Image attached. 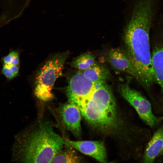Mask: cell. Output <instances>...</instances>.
<instances>
[{
	"label": "cell",
	"instance_id": "6da1fadb",
	"mask_svg": "<svg viewBox=\"0 0 163 163\" xmlns=\"http://www.w3.org/2000/svg\"><path fill=\"white\" fill-rule=\"evenodd\" d=\"M65 143L50 122L39 120L16 136L12 159L22 163H51Z\"/></svg>",
	"mask_w": 163,
	"mask_h": 163
},
{
	"label": "cell",
	"instance_id": "7a4b0ae2",
	"mask_svg": "<svg viewBox=\"0 0 163 163\" xmlns=\"http://www.w3.org/2000/svg\"><path fill=\"white\" fill-rule=\"evenodd\" d=\"M69 55L66 51L56 54L48 60L36 76L34 93L40 99L47 101L54 97L51 91L56 79L62 75L64 64Z\"/></svg>",
	"mask_w": 163,
	"mask_h": 163
},
{
	"label": "cell",
	"instance_id": "3957f363",
	"mask_svg": "<svg viewBox=\"0 0 163 163\" xmlns=\"http://www.w3.org/2000/svg\"><path fill=\"white\" fill-rule=\"evenodd\" d=\"M152 62L155 82L163 92V14L157 17L150 34Z\"/></svg>",
	"mask_w": 163,
	"mask_h": 163
},
{
	"label": "cell",
	"instance_id": "277c9868",
	"mask_svg": "<svg viewBox=\"0 0 163 163\" xmlns=\"http://www.w3.org/2000/svg\"><path fill=\"white\" fill-rule=\"evenodd\" d=\"M119 91L123 98L134 107L141 119L151 127L159 120L153 114L149 101L140 93L131 88L129 83L120 85Z\"/></svg>",
	"mask_w": 163,
	"mask_h": 163
},
{
	"label": "cell",
	"instance_id": "5b68a950",
	"mask_svg": "<svg viewBox=\"0 0 163 163\" xmlns=\"http://www.w3.org/2000/svg\"><path fill=\"white\" fill-rule=\"evenodd\" d=\"M96 90L94 82L86 78L80 70L73 74L68 81L66 90L68 101L78 107Z\"/></svg>",
	"mask_w": 163,
	"mask_h": 163
},
{
	"label": "cell",
	"instance_id": "8992f818",
	"mask_svg": "<svg viewBox=\"0 0 163 163\" xmlns=\"http://www.w3.org/2000/svg\"><path fill=\"white\" fill-rule=\"evenodd\" d=\"M57 111L65 128L75 136L79 137L81 132L82 114L77 106L68 101L60 105Z\"/></svg>",
	"mask_w": 163,
	"mask_h": 163
},
{
	"label": "cell",
	"instance_id": "52a82bcc",
	"mask_svg": "<svg viewBox=\"0 0 163 163\" xmlns=\"http://www.w3.org/2000/svg\"><path fill=\"white\" fill-rule=\"evenodd\" d=\"M66 143L81 153L101 162L107 161V154L103 142L99 141H73L64 138Z\"/></svg>",
	"mask_w": 163,
	"mask_h": 163
},
{
	"label": "cell",
	"instance_id": "ba28073f",
	"mask_svg": "<svg viewBox=\"0 0 163 163\" xmlns=\"http://www.w3.org/2000/svg\"><path fill=\"white\" fill-rule=\"evenodd\" d=\"M107 59L113 68L136 79L135 69L125 50L119 48L110 49L108 53Z\"/></svg>",
	"mask_w": 163,
	"mask_h": 163
},
{
	"label": "cell",
	"instance_id": "9c48e42d",
	"mask_svg": "<svg viewBox=\"0 0 163 163\" xmlns=\"http://www.w3.org/2000/svg\"><path fill=\"white\" fill-rule=\"evenodd\" d=\"M163 146V126L155 132L149 142L144 152V163H152L159 155Z\"/></svg>",
	"mask_w": 163,
	"mask_h": 163
},
{
	"label": "cell",
	"instance_id": "30bf717a",
	"mask_svg": "<svg viewBox=\"0 0 163 163\" xmlns=\"http://www.w3.org/2000/svg\"><path fill=\"white\" fill-rule=\"evenodd\" d=\"M73 148L65 142L56 153L51 163H78L80 158Z\"/></svg>",
	"mask_w": 163,
	"mask_h": 163
},
{
	"label": "cell",
	"instance_id": "8fae6325",
	"mask_svg": "<svg viewBox=\"0 0 163 163\" xmlns=\"http://www.w3.org/2000/svg\"><path fill=\"white\" fill-rule=\"evenodd\" d=\"M82 71L86 78L93 82L105 81L110 76L108 70L96 62L88 69Z\"/></svg>",
	"mask_w": 163,
	"mask_h": 163
},
{
	"label": "cell",
	"instance_id": "7c38bea8",
	"mask_svg": "<svg viewBox=\"0 0 163 163\" xmlns=\"http://www.w3.org/2000/svg\"><path fill=\"white\" fill-rule=\"evenodd\" d=\"M95 62V57L94 55L85 53L75 58L71 64L72 67L83 71L90 67Z\"/></svg>",
	"mask_w": 163,
	"mask_h": 163
},
{
	"label": "cell",
	"instance_id": "4fadbf2b",
	"mask_svg": "<svg viewBox=\"0 0 163 163\" xmlns=\"http://www.w3.org/2000/svg\"><path fill=\"white\" fill-rule=\"evenodd\" d=\"M19 66L18 65H8L4 64L1 72L8 80H11L18 74Z\"/></svg>",
	"mask_w": 163,
	"mask_h": 163
},
{
	"label": "cell",
	"instance_id": "5bb4252c",
	"mask_svg": "<svg viewBox=\"0 0 163 163\" xmlns=\"http://www.w3.org/2000/svg\"><path fill=\"white\" fill-rule=\"evenodd\" d=\"M3 64L8 65H18L19 63V54L16 51L10 52L2 59Z\"/></svg>",
	"mask_w": 163,
	"mask_h": 163
},
{
	"label": "cell",
	"instance_id": "9a60e30c",
	"mask_svg": "<svg viewBox=\"0 0 163 163\" xmlns=\"http://www.w3.org/2000/svg\"><path fill=\"white\" fill-rule=\"evenodd\" d=\"M163 154V148H162V151H161V153H160V154L159 155H162Z\"/></svg>",
	"mask_w": 163,
	"mask_h": 163
},
{
	"label": "cell",
	"instance_id": "2e32d148",
	"mask_svg": "<svg viewBox=\"0 0 163 163\" xmlns=\"http://www.w3.org/2000/svg\"><path fill=\"white\" fill-rule=\"evenodd\" d=\"M30 1V0H27V5H28V3Z\"/></svg>",
	"mask_w": 163,
	"mask_h": 163
}]
</instances>
